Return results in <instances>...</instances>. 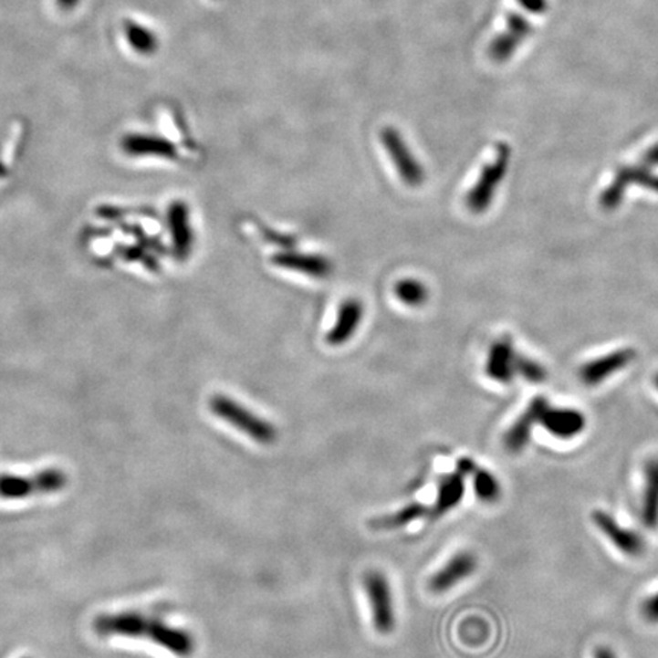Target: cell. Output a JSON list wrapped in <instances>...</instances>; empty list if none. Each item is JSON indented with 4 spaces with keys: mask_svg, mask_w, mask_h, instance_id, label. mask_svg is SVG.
Masks as SVG:
<instances>
[{
    "mask_svg": "<svg viewBox=\"0 0 658 658\" xmlns=\"http://www.w3.org/2000/svg\"><path fill=\"white\" fill-rule=\"evenodd\" d=\"M56 4L61 10L69 11L78 5V0H56Z\"/></svg>",
    "mask_w": 658,
    "mask_h": 658,
    "instance_id": "30",
    "label": "cell"
},
{
    "mask_svg": "<svg viewBox=\"0 0 658 658\" xmlns=\"http://www.w3.org/2000/svg\"><path fill=\"white\" fill-rule=\"evenodd\" d=\"M363 585L371 605L373 628L380 634H391L395 630L396 614L389 580L381 571L371 570L364 575Z\"/></svg>",
    "mask_w": 658,
    "mask_h": 658,
    "instance_id": "3",
    "label": "cell"
},
{
    "mask_svg": "<svg viewBox=\"0 0 658 658\" xmlns=\"http://www.w3.org/2000/svg\"><path fill=\"white\" fill-rule=\"evenodd\" d=\"M166 220H168L175 256L180 261H184L193 252V227H191V218H189L186 203L174 202L170 204Z\"/></svg>",
    "mask_w": 658,
    "mask_h": 658,
    "instance_id": "13",
    "label": "cell"
},
{
    "mask_svg": "<svg viewBox=\"0 0 658 658\" xmlns=\"http://www.w3.org/2000/svg\"><path fill=\"white\" fill-rule=\"evenodd\" d=\"M477 570V558L471 552L456 553L445 566L437 570L430 580V589L434 593H445L462 580H468Z\"/></svg>",
    "mask_w": 658,
    "mask_h": 658,
    "instance_id": "12",
    "label": "cell"
},
{
    "mask_svg": "<svg viewBox=\"0 0 658 658\" xmlns=\"http://www.w3.org/2000/svg\"><path fill=\"white\" fill-rule=\"evenodd\" d=\"M532 34L534 25L526 17V13H511L507 16L505 29L489 43V57L497 63H507L529 40Z\"/></svg>",
    "mask_w": 658,
    "mask_h": 658,
    "instance_id": "5",
    "label": "cell"
},
{
    "mask_svg": "<svg viewBox=\"0 0 658 658\" xmlns=\"http://www.w3.org/2000/svg\"><path fill=\"white\" fill-rule=\"evenodd\" d=\"M516 372L525 378L526 381L534 382V384L544 382L548 378V371L543 368V364H539L538 361H535L529 357H523V355H517Z\"/></svg>",
    "mask_w": 658,
    "mask_h": 658,
    "instance_id": "24",
    "label": "cell"
},
{
    "mask_svg": "<svg viewBox=\"0 0 658 658\" xmlns=\"http://www.w3.org/2000/svg\"><path fill=\"white\" fill-rule=\"evenodd\" d=\"M593 658H617L616 653H614V651H612L611 648H607V646H601V648L596 649L593 653Z\"/></svg>",
    "mask_w": 658,
    "mask_h": 658,
    "instance_id": "29",
    "label": "cell"
},
{
    "mask_svg": "<svg viewBox=\"0 0 658 658\" xmlns=\"http://www.w3.org/2000/svg\"><path fill=\"white\" fill-rule=\"evenodd\" d=\"M427 516V507L421 503H412L396 511L392 516L378 517L371 521V527L378 530H395L409 525L412 521L419 520L421 517Z\"/></svg>",
    "mask_w": 658,
    "mask_h": 658,
    "instance_id": "20",
    "label": "cell"
},
{
    "mask_svg": "<svg viewBox=\"0 0 658 658\" xmlns=\"http://www.w3.org/2000/svg\"><path fill=\"white\" fill-rule=\"evenodd\" d=\"M548 401L544 396H537L530 401L527 409L517 418L516 423H512L509 430L505 433V447L507 452L517 453L523 452L527 444L530 443V436L534 432V427L541 421L544 412L548 407Z\"/></svg>",
    "mask_w": 658,
    "mask_h": 658,
    "instance_id": "9",
    "label": "cell"
},
{
    "mask_svg": "<svg viewBox=\"0 0 658 658\" xmlns=\"http://www.w3.org/2000/svg\"><path fill=\"white\" fill-rule=\"evenodd\" d=\"M630 184H640L643 188L658 193V175L646 166H621L616 171L614 179L601 193V206L605 211H614L625 195Z\"/></svg>",
    "mask_w": 658,
    "mask_h": 658,
    "instance_id": "6",
    "label": "cell"
},
{
    "mask_svg": "<svg viewBox=\"0 0 658 658\" xmlns=\"http://www.w3.org/2000/svg\"><path fill=\"white\" fill-rule=\"evenodd\" d=\"M211 410L216 418L223 419L238 432L245 433L254 443L259 445H272L277 443V432L275 425L245 409L238 401L232 400L229 396L215 395L211 400Z\"/></svg>",
    "mask_w": 658,
    "mask_h": 658,
    "instance_id": "1",
    "label": "cell"
},
{
    "mask_svg": "<svg viewBox=\"0 0 658 658\" xmlns=\"http://www.w3.org/2000/svg\"><path fill=\"white\" fill-rule=\"evenodd\" d=\"M653 384H655V387H657L658 391V373L655 375V378H653Z\"/></svg>",
    "mask_w": 658,
    "mask_h": 658,
    "instance_id": "31",
    "label": "cell"
},
{
    "mask_svg": "<svg viewBox=\"0 0 658 658\" xmlns=\"http://www.w3.org/2000/svg\"><path fill=\"white\" fill-rule=\"evenodd\" d=\"M521 10L526 15L543 16L548 13L550 2L548 0H517Z\"/></svg>",
    "mask_w": 658,
    "mask_h": 658,
    "instance_id": "25",
    "label": "cell"
},
{
    "mask_svg": "<svg viewBox=\"0 0 658 658\" xmlns=\"http://www.w3.org/2000/svg\"><path fill=\"white\" fill-rule=\"evenodd\" d=\"M471 477H473V488H475V496H477L480 502H497L500 496H502V486H500L497 477L491 471L477 466Z\"/></svg>",
    "mask_w": 658,
    "mask_h": 658,
    "instance_id": "22",
    "label": "cell"
},
{
    "mask_svg": "<svg viewBox=\"0 0 658 658\" xmlns=\"http://www.w3.org/2000/svg\"><path fill=\"white\" fill-rule=\"evenodd\" d=\"M68 477L65 473L56 468L45 470L36 475L33 479L20 475H0V497L19 498L29 497L31 494H51L65 488Z\"/></svg>",
    "mask_w": 658,
    "mask_h": 658,
    "instance_id": "4",
    "label": "cell"
},
{
    "mask_svg": "<svg viewBox=\"0 0 658 658\" xmlns=\"http://www.w3.org/2000/svg\"><path fill=\"white\" fill-rule=\"evenodd\" d=\"M539 423L543 425L546 432L558 439H573L580 436L587 427V418L580 410L570 407H550L548 405Z\"/></svg>",
    "mask_w": 658,
    "mask_h": 658,
    "instance_id": "10",
    "label": "cell"
},
{
    "mask_svg": "<svg viewBox=\"0 0 658 658\" xmlns=\"http://www.w3.org/2000/svg\"><path fill=\"white\" fill-rule=\"evenodd\" d=\"M517 352L509 339L497 340L489 350L485 372L493 381L509 384L516 377Z\"/></svg>",
    "mask_w": 658,
    "mask_h": 658,
    "instance_id": "14",
    "label": "cell"
},
{
    "mask_svg": "<svg viewBox=\"0 0 658 658\" xmlns=\"http://www.w3.org/2000/svg\"><path fill=\"white\" fill-rule=\"evenodd\" d=\"M640 611L646 621L651 623H658V591L644 599Z\"/></svg>",
    "mask_w": 658,
    "mask_h": 658,
    "instance_id": "26",
    "label": "cell"
},
{
    "mask_svg": "<svg viewBox=\"0 0 658 658\" xmlns=\"http://www.w3.org/2000/svg\"><path fill=\"white\" fill-rule=\"evenodd\" d=\"M381 141L387 154L391 156V161L393 162L398 174L401 179L404 180L405 184H409L412 188L421 186L423 182V166L410 151L400 131L393 127H386V129H382Z\"/></svg>",
    "mask_w": 658,
    "mask_h": 658,
    "instance_id": "7",
    "label": "cell"
},
{
    "mask_svg": "<svg viewBox=\"0 0 658 658\" xmlns=\"http://www.w3.org/2000/svg\"><path fill=\"white\" fill-rule=\"evenodd\" d=\"M591 520L594 526L611 541L612 546L626 557H640L644 552V541L642 535L635 530L628 529L619 521L602 509L591 512Z\"/></svg>",
    "mask_w": 658,
    "mask_h": 658,
    "instance_id": "8",
    "label": "cell"
},
{
    "mask_svg": "<svg viewBox=\"0 0 658 658\" xmlns=\"http://www.w3.org/2000/svg\"><path fill=\"white\" fill-rule=\"evenodd\" d=\"M475 468H477V464H475L473 459H470V457H462L456 464L457 473H461L464 477H468V475H473Z\"/></svg>",
    "mask_w": 658,
    "mask_h": 658,
    "instance_id": "28",
    "label": "cell"
},
{
    "mask_svg": "<svg viewBox=\"0 0 658 658\" xmlns=\"http://www.w3.org/2000/svg\"><path fill=\"white\" fill-rule=\"evenodd\" d=\"M464 496H465V477L457 471L444 475L437 485L436 502L432 509L433 516L443 517L444 514L459 507Z\"/></svg>",
    "mask_w": 658,
    "mask_h": 658,
    "instance_id": "19",
    "label": "cell"
},
{
    "mask_svg": "<svg viewBox=\"0 0 658 658\" xmlns=\"http://www.w3.org/2000/svg\"><path fill=\"white\" fill-rule=\"evenodd\" d=\"M122 150L133 157H165L172 159L177 154L174 143L161 136L151 134H129L122 139Z\"/></svg>",
    "mask_w": 658,
    "mask_h": 658,
    "instance_id": "17",
    "label": "cell"
},
{
    "mask_svg": "<svg viewBox=\"0 0 658 658\" xmlns=\"http://www.w3.org/2000/svg\"><path fill=\"white\" fill-rule=\"evenodd\" d=\"M635 355H637V352L634 350L623 348V350H614L611 354L591 360V361L580 368V381L587 384V386H598L601 382L605 381L608 377H611L621 369H625L632 360H635Z\"/></svg>",
    "mask_w": 658,
    "mask_h": 658,
    "instance_id": "11",
    "label": "cell"
},
{
    "mask_svg": "<svg viewBox=\"0 0 658 658\" xmlns=\"http://www.w3.org/2000/svg\"><path fill=\"white\" fill-rule=\"evenodd\" d=\"M277 267L293 270L313 277H325L331 273L332 266L328 259L316 255L299 254V252H281L272 258Z\"/></svg>",
    "mask_w": 658,
    "mask_h": 658,
    "instance_id": "18",
    "label": "cell"
},
{
    "mask_svg": "<svg viewBox=\"0 0 658 658\" xmlns=\"http://www.w3.org/2000/svg\"><path fill=\"white\" fill-rule=\"evenodd\" d=\"M642 165L651 168V170L658 166V143L644 151L643 156H642Z\"/></svg>",
    "mask_w": 658,
    "mask_h": 658,
    "instance_id": "27",
    "label": "cell"
},
{
    "mask_svg": "<svg viewBox=\"0 0 658 658\" xmlns=\"http://www.w3.org/2000/svg\"><path fill=\"white\" fill-rule=\"evenodd\" d=\"M509 161H511L509 145L505 142L497 143L494 161L485 166L482 174L466 197V206L473 214H484L485 211H488L496 191L507 175Z\"/></svg>",
    "mask_w": 658,
    "mask_h": 658,
    "instance_id": "2",
    "label": "cell"
},
{
    "mask_svg": "<svg viewBox=\"0 0 658 658\" xmlns=\"http://www.w3.org/2000/svg\"><path fill=\"white\" fill-rule=\"evenodd\" d=\"M363 319V305L357 299H348L341 304L336 322L328 332L327 341L331 346L345 345L359 329Z\"/></svg>",
    "mask_w": 658,
    "mask_h": 658,
    "instance_id": "16",
    "label": "cell"
},
{
    "mask_svg": "<svg viewBox=\"0 0 658 658\" xmlns=\"http://www.w3.org/2000/svg\"><path fill=\"white\" fill-rule=\"evenodd\" d=\"M125 37L133 51L138 52L141 56H152L159 47V40H157L154 33L145 28L142 25L136 22H127L125 24Z\"/></svg>",
    "mask_w": 658,
    "mask_h": 658,
    "instance_id": "21",
    "label": "cell"
},
{
    "mask_svg": "<svg viewBox=\"0 0 658 658\" xmlns=\"http://www.w3.org/2000/svg\"><path fill=\"white\" fill-rule=\"evenodd\" d=\"M395 296L407 307H421L428 299V288L418 279H402L395 286Z\"/></svg>",
    "mask_w": 658,
    "mask_h": 658,
    "instance_id": "23",
    "label": "cell"
},
{
    "mask_svg": "<svg viewBox=\"0 0 658 658\" xmlns=\"http://www.w3.org/2000/svg\"><path fill=\"white\" fill-rule=\"evenodd\" d=\"M642 523L646 529L658 527V457H649L643 465V494H642Z\"/></svg>",
    "mask_w": 658,
    "mask_h": 658,
    "instance_id": "15",
    "label": "cell"
}]
</instances>
